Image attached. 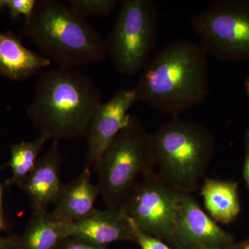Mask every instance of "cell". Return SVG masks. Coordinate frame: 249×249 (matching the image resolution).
<instances>
[{
    "label": "cell",
    "instance_id": "1",
    "mask_svg": "<svg viewBox=\"0 0 249 249\" xmlns=\"http://www.w3.org/2000/svg\"><path fill=\"white\" fill-rule=\"evenodd\" d=\"M134 90L137 101L178 116L209 94L208 53L193 41H171L152 57Z\"/></svg>",
    "mask_w": 249,
    "mask_h": 249
},
{
    "label": "cell",
    "instance_id": "2",
    "mask_svg": "<svg viewBox=\"0 0 249 249\" xmlns=\"http://www.w3.org/2000/svg\"><path fill=\"white\" fill-rule=\"evenodd\" d=\"M102 103L101 91L89 76L57 67L41 74L27 113L40 135L58 142L85 137Z\"/></svg>",
    "mask_w": 249,
    "mask_h": 249
},
{
    "label": "cell",
    "instance_id": "3",
    "mask_svg": "<svg viewBox=\"0 0 249 249\" xmlns=\"http://www.w3.org/2000/svg\"><path fill=\"white\" fill-rule=\"evenodd\" d=\"M24 32L58 67L75 69L107 57L106 38L84 18L58 0H37Z\"/></svg>",
    "mask_w": 249,
    "mask_h": 249
},
{
    "label": "cell",
    "instance_id": "4",
    "mask_svg": "<svg viewBox=\"0 0 249 249\" xmlns=\"http://www.w3.org/2000/svg\"><path fill=\"white\" fill-rule=\"evenodd\" d=\"M154 170L181 194L194 191L214 152V140L204 124L172 117L150 134Z\"/></svg>",
    "mask_w": 249,
    "mask_h": 249
},
{
    "label": "cell",
    "instance_id": "5",
    "mask_svg": "<svg viewBox=\"0 0 249 249\" xmlns=\"http://www.w3.org/2000/svg\"><path fill=\"white\" fill-rule=\"evenodd\" d=\"M154 170L150 134L131 115L103 155L96 172L100 196L107 208L122 209L142 177Z\"/></svg>",
    "mask_w": 249,
    "mask_h": 249
},
{
    "label": "cell",
    "instance_id": "6",
    "mask_svg": "<svg viewBox=\"0 0 249 249\" xmlns=\"http://www.w3.org/2000/svg\"><path fill=\"white\" fill-rule=\"evenodd\" d=\"M114 27L106 38V53L124 76L142 73L157 43L160 11L152 0H123Z\"/></svg>",
    "mask_w": 249,
    "mask_h": 249
},
{
    "label": "cell",
    "instance_id": "7",
    "mask_svg": "<svg viewBox=\"0 0 249 249\" xmlns=\"http://www.w3.org/2000/svg\"><path fill=\"white\" fill-rule=\"evenodd\" d=\"M191 24L208 55L222 60H249V1H217L196 15Z\"/></svg>",
    "mask_w": 249,
    "mask_h": 249
},
{
    "label": "cell",
    "instance_id": "8",
    "mask_svg": "<svg viewBox=\"0 0 249 249\" xmlns=\"http://www.w3.org/2000/svg\"><path fill=\"white\" fill-rule=\"evenodd\" d=\"M183 195L152 169L139 181L122 209L142 231L173 242L174 222Z\"/></svg>",
    "mask_w": 249,
    "mask_h": 249
},
{
    "label": "cell",
    "instance_id": "9",
    "mask_svg": "<svg viewBox=\"0 0 249 249\" xmlns=\"http://www.w3.org/2000/svg\"><path fill=\"white\" fill-rule=\"evenodd\" d=\"M136 102L134 89H123L97 108L85 136L88 147L85 167L96 171L108 147L128 124L129 109Z\"/></svg>",
    "mask_w": 249,
    "mask_h": 249
},
{
    "label": "cell",
    "instance_id": "10",
    "mask_svg": "<svg viewBox=\"0 0 249 249\" xmlns=\"http://www.w3.org/2000/svg\"><path fill=\"white\" fill-rule=\"evenodd\" d=\"M231 239L193 196L183 195L174 222L173 242L184 249H216Z\"/></svg>",
    "mask_w": 249,
    "mask_h": 249
},
{
    "label": "cell",
    "instance_id": "11",
    "mask_svg": "<svg viewBox=\"0 0 249 249\" xmlns=\"http://www.w3.org/2000/svg\"><path fill=\"white\" fill-rule=\"evenodd\" d=\"M69 237L104 247L123 240H133L132 221L123 209H95L87 217L67 224Z\"/></svg>",
    "mask_w": 249,
    "mask_h": 249
},
{
    "label": "cell",
    "instance_id": "12",
    "mask_svg": "<svg viewBox=\"0 0 249 249\" xmlns=\"http://www.w3.org/2000/svg\"><path fill=\"white\" fill-rule=\"evenodd\" d=\"M63 155L58 142H52L45 153L40 156L35 168L21 188L29 197L33 210L48 211L61 191V167Z\"/></svg>",
    "mask_w": 249,
    "mask_h": 249
},
{
    "label": "cell",
    "instance_id": "13",
    "mask_svg": "<svg viewBox=\"0 0 249 249\" xmlns=\"http://www.w3.org/2000/svg\"><path fill=\"white\" fill-rule=\"evenodd\" d=\"M98 196L97 185L91 181V170L85 167L78 178L63 184L51 214L64 224L77 222L96 209L95 204Z\"/></svg>",
    "mask_w": 249,
    "mask_h": 249
},
{
    "label": "cell",
    "instance_id": "14",
    "mask_svg": "<svg viewBox=\"0 0 249 249\" xmlns=\"http://www.w3.org/2000/svg\"><path fill=\"white\" fill-rule=\"evenodd\" d=\"M52 62L41 53L23 45L11 31H0V74L11 80H23L50 66Z\"/></svg>",
    "mask_w": 249,
    "mask_h": 249
},
{
    "label": "cell",
    "instance_id": "15",
    "mask_svg": "<svg viewBox=\"0 0 249 249\" xmlns=\"http://www.w3.org/2000/svg\"><path fill=\"white\" fill-rule=\"evenodd\" d=\"M69 237L67 224L54 219L49 211L33 210L18 249H58Z\"/></svg>",
    "mask_w": 249,
    "mask_h": 249
},
{
    "label": "cell",
    "instance_id": "16",
    "mask_svg": "<svg viewBox=\"0 0 249 249\" xmlns=\"http://www.w3.org/2000/svg\"><path fill=\"white\" fill-rule=\"evenodd\" d=\"M201 194L205 207L215 222L229 224L240 213L236 183L206 178Z\"/></svg>",
    "mask_w": 249,
    "mask_h": 249
},
{
    "label": "cell",
    "instance_id": "17",
    "mask_svg": "<svg viewBox=\"0 0 249 249\" xmlns=\"http://www.w3.org/2000/svg\"><path fill=\"white\" fill-rule=\"evenodd\" d=\"M47 142L45 137L39 135L34 140L24 141L11 145V157L4 166L11 168L12 175L6 181V185L22 186L35 168L40 153Z\"/></svg>",
    "mask_w": 249,
    "mask_h": 249
},
{
    "label": "cell",
    "instance_id": "18",
    "mask_svg": "<svg viewBox=\"0 0 249 249\" xmlns=\"http://www.w3.org/2000/svg\"><path fill=\"white\" fill-rule=\"evenodd\" d=\"M119 3L117 0H70L67 4L78 16L88 19L109 16Z\"/></svg>",
    "mask_w": 249,
    "mask_h": 249
},
{
    "label": "cell",
    "instance_id": "19",
    "mask_svg": "<svg viewBox=\"0 0 249 249\" xmlns=\"http://www.w3.org/2000/svg\"><path fill=\"white\" fill-rule=\"evenodd\" d=\"M37 0H5L6 9L9 10L10 17L17 20L21 17H29L35 9Z\"/></svg>",
    "mask_w": 249,
    "mask_h": 249
},
{
    "label": "cell",
    "instance_id": "20",
    "mask_svg": "<svg viewBox=\"0 0 249 249\" xmlns=\"http://www.w3.org/2000/svg\"><path fill=\"white\" fill-rule=\"evenodd\" d=\"M131 220V219H130ZM132 221V220H131ZM134 241L138 243L142 249H173L165 245L160 239L157 238L146 233L140 229H139L135 224L132 222Z\"/></svg>",
    "mask_w": 249,
    "mask_h": 249
},
{
    "label": "cell",
    "instance_id": "21",
    "mask_svg": "<svg viewBox=\"0 0 249 249\" xmlns=\"http://www.w3.org/2000/svg\"><path fill=\"white\" fill-rule=\"evenodd\" d=\"M59 247L61 249H106L104 247L91 245L72 237H67Z\"/></svg>",
    "mask_w": 249,
    "mask_h": 249
},
{
    "label": "cell",
    "instance_id": "22",
    "mask_svg": "<svg viewBox=\"0 0 249 249\" xmlns=\"http://www.w3.org/2000/svg\"><path fill=\"white\" fill-rule=\"evenodd\" d=\"M18 236L1 237L0 235V249H18Z\"/></svg>",
    "mask_w": 249,
    "mask_h": 249
},
{
    "label": "cell",
    "instance_id": "23",
    "mask_svg": "<svg viewBox=\"0 0 249 249\" xmlns=\"http://www.w3.org/2000/svg\"><path fill=\"white\" fill-rule=\"evenodd\" d=\"M8 224L5 217L4 205H3L2 187L0 184V234L8 230Z\"/></svg>",
    "mask_w": 249,
    "mask_h": 249
},
{
    "label": "cell",
    "instance_id": "24",
    "mask_svg": "<svg viewBox=\"0 0 249 249\" xmlns=\"http://www.w3.org/2000/svg\"><path fill=\"white\" fill-rule=\"evenodd\" d=\"M245 178L249 188V130L245 137Z\"/></svg>",
    "mask_w": 249,
    "mask_h": 249
},
{
    "label": "cell",
    "instance_id": "25",
    "mask_svg": "<svg viewBox=\"0 0 249 249\" xmlns=\"http://www.w3.org/2000/svg\"><path fill=\"white\" fill-rule=\"evenodd\" d=\"M245 89H246V92H247V95H248L249 97V76L248 77H247V79H246Z\"/></svg>",
    "mask_w": 249,
    "mask_h": 249
},
{
    "label": "cell",
    "instance_id": "26",
    "mask_svg": "<svg viewBox=\"0 0 249 249\" xmlns=\"http://www.w3.org/2000/svg\"><path fill=\"white\" fill-rule=\"evenodd\" d=\"M4 9H6V3H5V0H0V13Z\"/></svg>",
    "mask_w": 249,
    "mask_h": 249
},
{
    "label": "cell",
    "instance_id": "27",
    "mask_svg": "<svg viewBox=\"0 0 249 249\" xmlns=\"http://www.w3.org/2000/svg\"><path fill=\"white\" fill-rule=\"evenodd\" d=\"M241 249H249V243L247 244V245H245V246H243V247H242Z\"/></svg>",
    "mask_w": 249,
    "mask_h": 249
},
{
    "label": "cell",
    "instance_id": "28",
    "mask_svg": "<svg viewBox=\"0 0 249 249\" xmlns=\"http://www.w3.org/2000/svg\"><path fill=\"white\" fill-rule=\"evenodd\" d=\"M223 249L222 248V249Z\"/></svg>",
    "mask_w": 249,
    "mask_h": 249
}]
</instances>
